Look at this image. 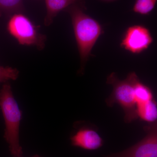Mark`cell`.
Returning a JSON list of instances; mask_svg holds the SVG:
<instances>
[{"instance_id":"9c48e42d","label":"cell","mask_w":157,"mask_h":157,"mask_svg":"<svg viewBox=\"0 0 157 157\" xmlns=\"http://www.w3.org/2000/svg\"><path fill=\"white\" fill-rule=\"evenodd\" d=\"M138 119L148 124L157 121V105L155 99L136 104Z\"/></svg>"},{"instance_id":"8992f818","label":"cell","mask_w":157,"mask_h":157,"mask_svg":"<svg viewBox=\"0 0 157 157\" xmlns=\"http://www.w3.org/2000/svg\"><path fill=\"white\" fill-rule=\"evenodd\" d=\"M153 41L148 29L142 25H133L127 29L121 46L132 53L139 54L147 49Z\"/></svg>"},{"instance_id":"52a82bcc","label":"cell","mask_w":157,"mask_h":157,"mask_svg":"<svg viewBox=\"0 0 157 157\" xmlns=\"http://www.w3.org/2000/svg\"><path fill=\"white\" fill-rule=\"evenodd\" d=\"M70 139L73 146L86 150H95L104 144V140L96 129L89 126L78 128L71 135Z\"/></svg>"},{"instance_id":"3957f363","label":"cell","mask_w":157,"mask_h":157,"mask_svg":"<svg viewBox=\"0 0 157 157\" xmlns=\"http://www.w3.org/2000/svg\"><path fill=\"white\" fill-rule=\"evenodd\" d=\"M138 78L135 72L129 73L124 80H120L115 73H111L107 78V84L112 85L113 90L105 102L108 107H113L117 104L122 107L124 113V121L126 123L138 119L135 92V82Z\"/></svg>"},{"instance_id":"7c38bea8","label":"cell","mask_w":157,"mask_h":157,"mask_svg":"<svg viewBox=\"0 0 157 157\" xmlns=\"http://www.w3.org/2000/svg\"><path fill=\"white\" fill-rule=\"evenodd\" d=\"M157 0H136L133 10L142 15L148 14L154 9Z\"/></svg>"},{"instance_id":"5b68a950","label":"cell","mask_w":157,"mask_h":157,"mask_svg":"<svg viewBox=\"0 0 157 157\" xmlns=\"http://www.w3.org/2000/svg\"><path fill=\"white\" fill-rule=\"evenodd\" d=\"M146 135L136 144L106 157H157V121L144 127Z\"/></svg>"},{"instance_id":"7a4b0ae2","label":"cell","mask_w":157,"mask_h":157,"mask_svg":"<svg viewBox=\"0 0 157 157\" xmlns=\"http://www.w3.org/2000/svg\"><path fill=\"white\" fill-rule=\"evenodd\" d=\"M0 108L5 121L4 137L9 144L11 154L12 157H23L19 139L22 112L14 98L11 85L8 82H6L0 89Z\"/></svg>"},{"instance_id":"30bf717a","label":"cell","mask_w":157,"mask_h":157,"mask_svg":"<svg viewBox=\"0 0 157 157\" xmlns=\"http://www.w3.org/2000/svg\"><path fill=\"white\" fill-rule=\"evenodd\" d=\"M23 0H0V16H10L16 13H22Z\"/></svg>"},{"instance_id":"6da1fadb","label":"cell","mask_w":157,"mask_h":157,"mask_svg":"<svg viewBox=\"0 0 157 157\" xmlns=\"http://www.w3.org/2000/svg\"><path fill=\"white\" fill-rule=\"evenodd\" d=\"M85 6L74 5L66 9L72 19L73 31L80 59V67L78 73L83 75L86 62L92 49L103 33L101 25L84 12Z\"/></svg>"},{"instance_id":"4fadbf2b","label":"cell","mask_w":157,"mask_h":157,"mask_svg":"<svg viewBox=\"0 0 157 157\" xmlns=\"http://www.w3.org/2000/svg\"><path fill=\"white\" fill-rule=\"evenodd\" d=\"M19 74V70L16 68L0 66V83H6L10 80H15Z\"/></svg>"},{"instance_id":"ba28073f","label":"cell","mask_w":157,"mask_h":157,"mask_svg":"<svg viewBox=\"0 0 157 157\" xmlns=\"http://www.w3.org/2000/svg\"><path fill=\"white\" fill-rule=\"evenodd\" d=\"M46 14L44 25L48 26L53 22L55 17L60 12L74 5L85 6L84 0H45Z\"/></svg>"},{"instance_id":"277c9868","label":"cell","mask_w":157,"mask_h":157,"mask_svg":"<svg viewBox=\"0 0 157 157\" xmlns=\"http://www.w3.org/2000/svg\"><path fill=\"white\" fill-rule=\"evenodd\" d=\"M7 29L20 45L35 46L39 50L45 48L47 37L39 32V26L22 13L11 15Z\"/></svg>"},{"instance_id":"5bb4252c","label":"cell","mask_w":157,"mask_h":157,"mask_svg":"<svg viewBox=\"0 0 157 157\" xmlns=\"http://www.w3.org/2000/svg\"><path fill=\"white\" fill-rule=\"evenodd\" d=\"M32 157H42L41 156H40L39 155H34V156H33Z\"/></svg>"},{"instance_id":"8fae6325","label":"cell","mask_w":157,"mask_h":157,"mask_svg":"<svg viewBox=\"0 0 157 157\" xmlns=\"http://www.w3.org/2000/svg\"><path fill=\"white\" fill-rule=\"evenodd\" d=\"M135 92L136 104L154 99L151 90L142 83L139 78L135 81Z\"/></svg>"}]
</instances>
